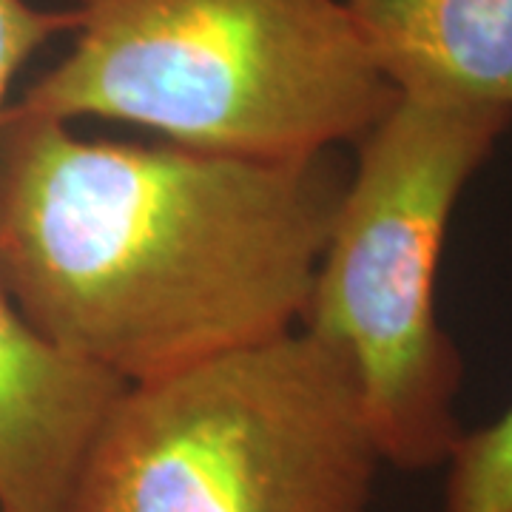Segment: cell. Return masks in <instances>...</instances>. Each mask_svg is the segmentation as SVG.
<instances>
[{
	"mask_svg": "<svg viewBox=\"0 0 512 512\" xmlns=\"http://www.w3.org/2000/svg\"><path fill=\"white\" fill-rule=\"evenodd\" d=\"M348 174L77 137L9 106L0 288L60 348L126 384L299 328Z\"/></svg>",
	"mask_w": 512,
	"mask_h": 512,
	"instance_id": "1",
	"label": "cell"
},
{
	"mask_svg": "<svg viewBox=\"0 0 512 512\" xmlns=\"http://www.w3.org/2000/svg\"><path fill=\"white\" fill-rule=\"evenodd\" d=\"M72 49L12 109L151 128L168 143L305 160L396 100L345 0H74Z\"/></svg>",
	"mask_w": 512,
	"mask_h": 512,
	"instance_id": "2",
	"label": "cell"
},
{
	"mask_svg": "<svg viewBox=\"0 0 512 512\" xmlns=\"http://www.w3.org/2000/svg\"><path fill=\"white\" fill-rule=\"evenodd\" d=\"M512 111L396 94L356 143L299 328L348 362L382 461L444 467L464 427V359L436 313L456 202L510 131Z\"/></svg>",
	"mask_w": 512,
	"mask_h": 512,
	"instance_id": "3",
	"label": "cell"
},
{
	"mask_svg": "<svg viewBox=\"0 0 512 512\" xmlns=\"http://www.w3.org/2000/svg\"><path fill=\"white\" fill-rule=\"evenodd\" d=\"M382 464L350 365L296 328L126 384L63 512H367Z\"/></svg>",
	"mask_w": 512,
	"mask_h": 512,
	"instance_id": "4",
	"label": "cell"
},
{
	"mask_svg": "<svg viewBox=\"0 0 512 512\" xmlns=\"http://www.w3.org/2000/svg\"><path fill=\"white\" fill-rule=\"evenodd\" d=\"M123 390V379L40 333L0 288V512H63Z\"/></svg>",
	"mask_w": 512,
	"mask_h": 512,
	"instance_id": "5",
	"label": "cell"
},
{
	"mask_svg": "<svg viewBox=\"0 0 512 512\" xmlns=\"http://www.w3.org/2000/svg\"><path fill=\"white\" fill-rule=\"evenodd\" d=\"M396 94L512 111V0H345Z\"/></svg>",
	"mask_w": 512,
	"mask_h": 512,
	"instance_id": "6",
	"label": "cell"
},
{
	"mask_svg": "<svg viewBox=\"0 0 512 512\" xmlns=\"http://www.w3.org/2000/svg\"><path fill=\"white\" fill-rule=\"evenodd\" d=\"M444 467V512H512V404L490 424L464 430Z\"/></svg>",
	"mask_w": 512,
	"mask_h": 512,
	"instance_id": "7",
	"label": "cell"
},
{
	"mask_svg": "<svg viewBox=\"0 0 512 512\" xmlns=\"http://www.w3.org/2000/svg\"><path fill=\"white\" fill-rule=\"evenodd\" d=\"M74 9H43L32 0H0V137L9 111V89L20 69L57 35H72Z\"/></svg>",
	"mask_w": 512,
	"mask_h": 512,
	"instance_id": "8",
	"label": "cell"
}]
</instances>
